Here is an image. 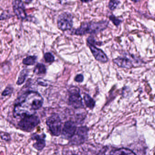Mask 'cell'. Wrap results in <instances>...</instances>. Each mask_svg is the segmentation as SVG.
I'll return each mask as SVG.
<instances>
[{
  "label": "cell",
  "instance_id": "277c9868",
  "mask_svg": "<svg viewBox=\"0 0 155 155\" xmlns=\"http://www.w3.org/2000/svg\"><path fill=\"white\" fill-rule=\"evenodd\" d=\"M57 27L63 31L70 30L73 25V16L69 12L62 13L58 16L57 21Z\"/></svg>",
  "mask_w": 155,
  "mask_h": 155
},
{
  "label": "cell",
  "instance_id": "5bb4252c",
  "mask_svg": "<svg viewBox=\"0 0 155 155\" xmlns=\"http://www.w3.org/2000/svg\"><path fill=\"white\" fill-rule=\"evenodd\" d=\"M84 100L87 107L91 109L94 108L96 104L95 101L89 95L85 94L84 96Z\"/></svg>",
  "mask_w": 155,
  "mask_h": 155
},
{
  "label": "cell",
  "instance_id": "9a60e30c",
  "mask_svg": "<svg viewBox=\"0 0 155 155\" xmlns=\"http://www.w3.org/2000/svg\"><path fill=\"white\" fill-rule=\"evenodd\" d=\"M46 72V69L45 66L42 63L37 64L34 70V73L37 75L45 74Z\"/></svg>",
  "mask_w": 155,
  "mask_h": 155
},
{
  "label": "cell",
  "instance_id": "d6986e66",
  "mask_svg": "<svg viewBox=\"0 0 155 155\" xmlns=\"http://www.w3.org/2000/svg\"><path fill=\"white\" fill-rule=\"evenodd\" d=\"M44 57L46 63H51L53 62L54 61V56L51 53L47 52L45 54Z\"/></svg>",
  "mask_w": 155,
  "mask_h": 155
},
{
  "label": "cell",
  "instance_id": "30bf717a",
  "mask_svg": "<svg viewBox=\"0 0 155 155\" xmlns=\"http://www.w3.org/2000/svg\"><path fill=\"white\" fill-rule=\"evenodd\" d=\"M76 131V126L74 122L72 121H67L65 123L62 134L65 137L70 138L74 135Z\"/></svg>",
  "mask_w": 155,
  "mask_h": 155
},
{
  "label": "cell",
  "instance_id": "2e32d148",
  "mask_svg": "<svg viewBox=\"0 0 155 155\" xmlns=\"http://www.w3.org/2000/svg\"><path fill=\"white\" fill-rule=\"evenodd\" d=\"M37 57L36 56H27L23 60L22 63L26 65H32L36 62Z\"/></svg>",
  "mask_w": 155,
  "mask_h": 155
},
{
  "label": "cell",
  "instance_id": "7a4b0ae2",
  "mask_svg": "<svg viewBox=\"0 0 155 155\" xmlns=\"http://www.w3.org/2000/svg\"><path fill=\"white\" fill-rule=\"evenodd\" d=\"M109 22L106 21L98 22H85L79 28L72 30L71 35H83L88 34H97L105 30L108 27Z\"/></svg>",
  "mask_w": 155,
  "mask_h": 155
},
{
  "label": "cell",
  "instance_id": "484cf974",
  "mask_svg": "<svg viewBox=\"0 0 155 155\" xmlns=\"http://www.w3.org/2000/svg\"><path fill=\"white\" fill-rule=\"evenodd\" d=\"M131 1H132V2H133L137 3L140 2L141 0H131Z\"/></svg>",
  "mask_w": 155,
  "mask_h": 155
},
{
  "label": "cell",
  "instance_id": "8992f818",
  "mask_svg": "<svg viewBox=\"0 0 155 155\" xmlns=\"http://www.w3.org/2000/svg\"><path fill=\"white\" fill-rule=\"evenodd\" d=\"M68 104L76 109L83 107V98L80 95V91L78 88L72 89L70 92Z\"/></svg>",
  "mask_w": 155,
  "mask_h": 155
},
{
  "label": "cell",
  "instance_id": "ba28073f",
  "mask_svg": "<svg viewBox=\"0 0 155 155\" xmlns=\"http://www.w3.org/2000/svg\"><path fill=\"white\" fill-rule=\"evenodd\" d=\"M46 136L45 134L42 135L34 134L31 136V139L32 140H35L36 142L33 144L34 148L38 151H42L45 147V138Z\"/></svg>",
  "mask_w": 155,
  "mask_h": 155
},
{
  "label": "cell",
  "instance_id": "7402d4cb",
  "mask_svg": "<svg viewBox=\"0 0 155 155\" xmlns=\"http://www.w3.org/2000/svg\"><path fill=\"white\" fill-rule=\"evenodd\" d=\"M87 42L89 45H94L96 44V41L95 39L93 36H90L87 39Z\"/></svg>",
  "mask_w": 155,
  "mask_h": 155
},
{
  "label": "cell",
  "instance_id": "ac0fdd59",
  "mask_svg": "<svg viewBox=\"0 0 155 155\" xmlns=\"http://www.w3.org/2000/svg\"><path fill=\"white\" fill-rule=\"evenodd\" d=\"M109 20L113 23L114 25L116 27H118L120 24L122 23V20L117 18L115 15L112 14L109 16Z\"/></svg>",
  "mask_w": 155,
  "mask_h": 155
},
{
  "label": "cell",
  "instance_id": "603a6c76",
  "mask_svg": "<svg viewBox=\"0 0 155 155\" xmlns=\"http://www.w3.org/2000/svg\"><path fill=\"white\" fill-rule=\"evenodd\" d=\"M84 80L83 75L82 74H78L75 78V80L76 82L78 83H82Z\"/></svg>",
  "mask_w": 155,
  "mask_h": 155
},
{
  "label": "cell",
  "instance_id": "44dd1931",
  "mask_svg": "<svg viewBox=\"0 0 155 155\" xmlns=\"http://www.w3.org/2000/svg\"><path fill=\"white\" fill-rule=\"evenodd\" d=\"M0 136H1V138L3 140H4L5 141H9L11 140V137L9 134H7L6 133H3L2 134H0Z\"/></svg>",
  "mask_w": 155,
  "mask_h": 155
},
{
  "label": "cell",
  "instance_id": "3957f363",
  "mask_svg": "<svg viewBox=\"0 0 155 155\" xmlns=\"http://www.w3.org/2000/svg\"><path fill=\"white\" fill-rule=\"evenodd\" d=\"M40 124V118L35 114L23 117L18 123V126L21 130L28 132L33 130Z\"/></svg>",
  "mask_w": 155,
  "mask_h": 155
},
{
  "label": "cell",
  "instance_id": "9c48e42d",
  "mask_svg": "<svg viewBox=\"0 0 155 155\" xmlns=\"http://www.w3.org/2000/svg\"><path fill=\"white\" fill-rule=\"evenodd\" d=\"M89 48L92 54L96 61L102 63H105L108 61V57L102 50L97 48L94 45H89Z\"/></svg>",
  "mask_w": 155,
  "mask_h": 155
},
{
  "label": "cell",
  "instance_id": "5b68a950",
  "mask_svg": "<svg viewBox=\"0 0 155 155\" xmlns=\"http://www.w3.org/2000/svg\"><path fill=\"white\" fill-rule=\"evenodd\" d=\"M46 124L49 131L53 135L55 136L60 135L62 128V121L57 114H53L51 115L46 119Z\"/></svg>",
  "mask_w": 155,
  "mask_h": 155
},
{
  "label": "cell",
  "instance_id": "d4e9b609",
  "mask_svg": "<svg viewBox=\"0 0 155 155\" xmlns=\"http://www.w3.org/2000/svg\"><path fill=\"white\" fill-rule=\"evenodd\" d=\"M32 1L33 0H25V3L28 4L31 3L32 2Z\"/></svg>",
  "mask_w": 155,
  "mask_h": 155
},
{
  "label": "cell",
  "instance_id": "6da1fadb",
  "mask_svg": "<svg viewBox=\"0 0 155 155\" xmlns=\"http://www.w3.org/2000/svg\"><path fill=\"white\" fill-rule=\"evenodd\" d=\"M43 102V98L38 92H25L15 100L13 116L15 118H22L25 116L35 115L36 111L42 106Z\"/></svg>",
  "mask_w": 155,
  "mask_h": 155
},
{
  "label": "cell",
  "instance_id": "e0dca14e",
  "mask_svg": "<svg viewBox=\"0 0 155 155\" xmlns=\"http://www.w3.org/2000/svg\"><path fill=\"white\" fill-rule=\"evenodd\" d=\"M119 0H110L108 4V7L111 11H113L116 9L120 4Z\"/></svg>",
  "mask_w": 155,
  "mask_h": 155
},
{
  "label": "cell",
  "instance_id": "52a82bcc",
  "mask_svg": "<svg viewBox=\"0 0 155 155\" xmlns=\"http://www.w3.org/2000/svg\"><path fill=\"white\" fill-rule=\"evenodd\" d=\"M12 8L14 13L18 19L23 21L27 18L25 6L22 0H14L12 2Z\"/></svg>",
  "mask_w": 155,
  "mask_h": 155
},
{
  "label": "cell",
  "instance_id": "7c38bea8",
  "mask_svg": "<svg viewBox=\"0 0 155 155\" xmlns=\"http://www.w3.org/2000/svg\"><path fill=\"white\" fill-rule=\"evenodd\" d=\"M110 155H136L132 150L127 148L116 149L111 152Z\"/></svg>",
  "mask_w": 155,
  "mask_h": 155
},
{
  "label": "cell",
  "instance_id": "8fae6325",
  "mask_svg": "<svg viewBox=\"0 0 155 155\" xmlns=\"http://www.w3.org/2000/svg\"><path fill=\"white\" fill-rule=\"evenodd\" d=\"M113 61L118 67L121 68L131 69L134 66L133 61L126 56L117 57L113 60Z\"/></svg>",
  "mask_w": 155,
  "mask_h": 155
},
{
  "label": "cell",
  "instance_id": "cb8c5ba5",
  "mask_svg": "<svg viewBox=\"0 0 155 155\" xmlns=\"http://www.w3.org/2000/svg\"><path fill=\"white\" fill-rule=\"evenodd\" d=\"M93 1V0H80L81 2H82L83 3H88L90 2H92V1Z\"/></svg>",
  "mask_w": 155,
  "mask_h": 155
},
{
  "label": "cell",
  "instance_id": "4fadbf2b",
  "mask_svg": "<svg viewBox=\"0 0 155 155\" xmlns=\"http://www.w3.org/2000/svg\"><path fill=\"white\" fill-rule=\"evenodd\" d=\"M29 72V70H27V69H24V70H22V71L19 74V77H18V79L16 82V84L20 85L23 84L26 79V77L28 76Z\"/></svg>",
  "mask_w": 155,
  "mask_h": 155
},
{
  "label": "cell",
  "instance_id": "ffe728a7",
  "mask_svg": "<svg viewBox=\"0 0 155 155\" xmlns=\"http://www.w3.org/2000/svg\"><path fill=\"white\" fill-rule=\"evenodd\" d=\"M13 92V88L11 87H7L3 91L2 95L3 96H6L12 94Z\"/></svg>",
  "mask_w": 155,
  "mask_h": 155
}]
</instances>
